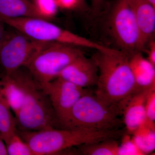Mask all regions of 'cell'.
<instances>
[{"instance_id":"obj_25","label":"cell","mask_w":155,"mask_h":155,"mask_svg":"<svg viewBox=\"0 0 155 155\" xmlns=\"http://www.w3.org/2000/svg\"><path fill=\"white\" fill-rule=\"evenodd\" d=\"M3 24H4V23L0 20V44H1L3 38H4L5 34Z\"/></svg>"},{"instance_id":"obj_12","label":"cell","mask_w":155,"mask_h":155,"mask_svg":"<svg viewBox=\"0 0 155 155\" xmlns=\"http://www.w3.org/2000/svg\"><path fill=\"white\" fill-rule=\"evenodd\" d=\"M133 11L144 48L155 33V7L147 0H127Z\"/></svg>"},{"instance_id":"obj_24","label":"cell","mask_w":155,"mask_h":155,"mask_svg":"<svg viewBox=\"0 0 155 155\" xmlns=\"http://www.w3.org/2000/svg\"><path fill=\"white\" fill-rule=\"evenodd\" d=\"M8 155V153L6 145L0 135V155Z\"/></svg>"},{"instance_id":"obj_7","label":"cell","mask_w":155,"mask_h":155,"mask_svg":"<svg viewBox=\"0 0 155 155\" xmlns=\"http://www.w3.org/2000/svg\"><path fill=\"white\" fill-rule=\"evenodd\" d=\"M107 29L116 45L127 54L143 51L140 31L127 0H115L107 19Z\"/></svg>"},{"instance_id":"obj_1","label":"cell","mask_w":155,"mask_h":155,"mask_svg":"<svg viewBox=\"0 0 155 155\" xmlns=\"http://www.w3.org/2000/svg\"><path fill=\"white\" fill-rule=\"evenodd\" d=\"M98 69L96 96L108 105L118 106L121 111L135 92V84L126 53L97 51L92 56Z\"/></svg>"},{"instance_id":"obj_22","label":"cell","mask_w":155,"mask_h":155,"mask_svg":"<svg viewBox=\"0 0 155 155\" xmlns=\"http://www.w3.org/2000/svg\"><path fill=\"white\" fill-rule=\"evenodd\" d=\"M148 49L147 51V59L150 63H151L153 66H155V41L153 39L149 41Z\"/></svg>"},{"instance_id":"obj_3","label":"cell","mask_w":155,"mask_h":155,"mask_svg":"<svg viewBox=\"0 0 155 155\" xmlns=\"http://www.w3.org/2000/svg\"><path fill=\"white\" fill-rule=\"evenodd\" d=\"M17 71L24 94L22 107L15 114L17 130L41 131L61 128L46 93L25 67Z\"/></svg>"},{"instance_id":"obj_4","label":"cell","mask_w":155,"mask_h":155,"mask_svg":"<svg viewBox=\"0 0 155 155\" xmlns=\"http://www.w3.org/2000/svg\"><path fill=\"white\" fill-rule=\"evenodd\" d=\"M93 92L84 95L75 103L63 128H87L100 130L122 129L124 125L118 106L108 105Z\"/></svg>"},{"instance_id":"obj_19","label":"cell","mask_w":155,"mask_h":155,"mask_svg":"<svg viewBox=\"0 0 155 155\" xmlns=\"http://www.w3.org/2000/svg\"><path fill=\"white\" fill-rule=\"evenodd\" d=\"M6 147L9 155H35L28 144L17 132L11 137Z\"/></svg>"},{"instance_id":"obj_11","label":"cell","mask_w":155,"mask_h":155,"mask_svg":"<svg viewBox=\"0 0 155 155\" xmlns=\"http://www.w3.org/2000/svg\"><path fill=\"white\" fill-rule=\"evenodd\" d=\"M155 85L134 93L129 97L122 111L123 122L126 133L132 135L145 119V106L148 96Z\"/></svg>"},{"instance_id":"obj_5","label":"cell","mask_w":155,"mask_h":155,"mask_svg":"<svg viewBox=\"0 0 155 155\" xmlns=\"http://www.w3.org/2000/svg\"><path fill=\"white\" fill-rule=\"evenodd\" d=\"M2 21L38 41L60 43L78 47L89 48L101 51L110 52L113 50L61 28L49 20L34 17H22L4 19Z\"/></svg>"},{"instance_id":"obj_21","label":"cell","mask_w":155,"mask_h":155,"mask_svg":"<svg viewBox=\"0 0 155 155\" xmlns=\"http://www.w3.org/2000/svg\"><path fill=\"white\" fill-rule=\"evenodd\" d=\"M145 120L149 122L155 121V89L153 90L148 96L145 106Z\"/></svg>"},{"instance_id":"obj_2","label":"cell","mask_w":155,"mask_h":155,"mask_svg":"<svg viewBox=\"0 0 155 155\" xmlns=\"http://www.w3.org/2000/svg\"><path fill=\"white\" fill-rule=\"evenodd\" d=\"M125 129L100 130L87 128H60L41 131L17 130L35 155H56L64 150L106 140H118Z\"/></svg>"},{"instance_id":"obj_17","label":"cell","mask_w":155,"mask_h":155,"mask_svg":"<svg viewBox=\"0 0 155 155\" xmlns=\"http://www.w3.org/2000/svg\"><path fill=\"white\" fill-rule=\"evenodd\" d=\"M131 137L144 155L150 154L155 149V123L145 119L132 134Z\"/></svg>"},{"instance_id":"obj_15","label":"cell","mask_w":155,"mask_h":155,"mask_svg":"<svg viewBox=\"0 0 155 155\" xmlns=\"http://www.w3.org/2000/svg\"><path fill=\"white\" fill-rule=\"evenodd\" d=\"M1 81L3 93L11 110L16 114L22 107L24 96L17 69L8 75L5 74Z\"/></svg>"},{"instance_id":"obj_23","label":"cell","mask_w":155,"mask_h":155,"mask_svg":"<svg viewBox=\"0 0 155 155\" xmlns=\"http://www.w3.org/2000/svg\"><path fill=\"white\" fill-rule=\"evenodd\" d=\"M105 0H91V12L94 16L101 11Z\"/></svg>"},{"instance_id":"obj_13","label":"cell","mask_w":155,"mask_h":155,"mask_svg":"<svg viewBox=\"0 0 155 155\" xmlns=\"http://www.w3.org/2000/svg\"><path fill=\"white\" fill-rule=\"evenodd\" d=\"M34 17L51 20L35 3L30 0H0V20Z\"/></svg>"},{"instance_id":"obj_8","label":"cell","mask_w":155,"mask_h":155,"mask_svg":"<svg viewBox=\"0 0 155 155\" xmlns=\"http://www.w3.org/2000/svg\"><path fill=\"white\" fill-rule=\"evenodd\" d=\"M14 29L9 33L5 32L0 44V64L6 75L25 67L48 43L33 39Z\"/></svg>"},{"instance_id":"obj_20","label":"cell","mask_w":155,"mask_h":155,"mask_svg":"<svg viewBox=\"0 0 155 155\" xmlns=\"http://www.w3.org/2000/svg\"><path fill=\"white\" fill-rule=\"evenodd\" d=\"M119 144L118 155H144L134 142L131 135L125 132Z\"/></svg>"},{"instance_id":"obj_6","label":"cell","mask_w":155,"mask_h":155,"mask_svg":"<svg viewBox=\"0 0 155 155\" xmlns=\"http://www.w3.org/2000/svg\"><path fill=\"white\" fill-rule=\"evenodd\" d=\"M83 54L78 47L48 42L24 67L42 87L58 78L67 66Z\"/></svg>"},{"instance_id":"obj_18","label":"cell","mask_w":155,"mask_h":155,"mask_svg":"<svg viewBox=\"0 0 155 155\" xmlns=\"http://www.w3.org/2000/svg\"><path fill=\"white\" fill-rule=\"evenodd\" d=\"M119 146L117 140L112 139L76 147L79 155H118Z\"/></svg>"},{"instance_id":"obj_10","label":"cell","mask_w":155,"mask_h":155,"mask_svg":"<svg viewBox=\"0 0 155 155\" xmlns=\"http://www.w3.org/2000/svg\"><path fill=\"white\" fill-rule=\"evenodd\" d=\"M58 77L83 88L96 86L98 69L92 57L84 54L76 58L62 71Z\"/></svg>"},{"instance_id":"obj_9","label":"cell","mask_w":155,"mask_h":155,"mask_svg":"<svg viewBox=\"0 0 155 155\" xmlns=\"http://www.w3.org/2000/svg\"><path fill=\"white\" fill-rule=\"evenodd\" d=\"M41 87L49 97L61 128L67 121L73 106L81 97L92 92L60 77Z\"/></svg>"},{"instance_id":"obj_16","label":"cell","mask_w":155,"mask_h":155,"mask_svg":"<svg viewBox=\"0 0 155 155\" xmlns=\"http://www.w3.org/2000/svg\"><path fill=\"white\" fill-rule=\"evenodd\" d=\"M17 132L15 118L3 93L0 79V135L6 145Z\"/></svg>"},{"instance_id":"obj_27","label":"cell","mask_w":155,"mask_h":155,"mask_svg":"<svg viewBox=\"0 0 155 155\" xmlns=\"http://www.w3.org/2000/svg\"><path fill=\"white\" fill-rule=\"evenodd\" d=\"M34 1H35V4H36L37 2H38V0H34Z\"/></svg>"},{"instance_id":"obj_26","label":"cell","mask_w":155,"mask_h":155,"mask_svg":"<svg viewBox=\"0 0 155 155\" xmlns=\"http://www.w3.org/2000/svg\"><path fill=\"white\" fill-rule=\"evenodd\" d=\"M151 4L155 7V0H147Z\"/></svg>"},{"instance_id":"obj_14","label":"cell","mask_w":155,"mask_h":155,"mask_svg":"<svg viewBox=\"0 0 155 155\" xmlns=\"http://www.w3.org/2000/svg\"><path fill=\"white\" fill-rule=\"evenodd\" d=\"M127 54L135 81L134 92L154 86L155 66L143 57L141 52H134Z\"/></svg>"}]
</instances>
